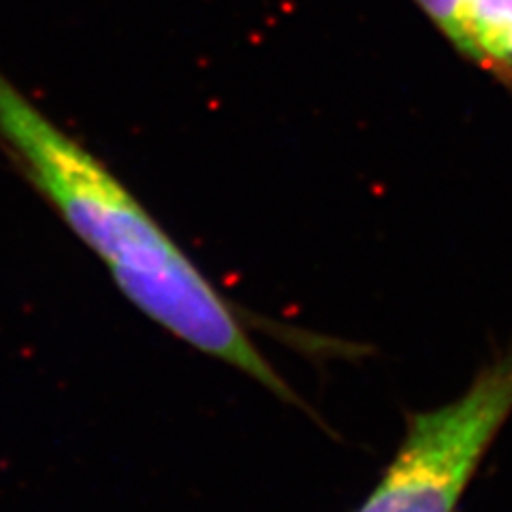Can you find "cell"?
<instances>
[{
  "label": "cell",
  "instance_id": "cell-1",
  "mask_svg": "<svg viewBox=\"0 0 512 512\" xmlns=\"http://www.w3.org/2000/svg\"><path fill=\"white\" fill-rule=\"evenodd\" d=\"M0 146L82 242L101 256L120 293L156 325L271 393L299 402L212 282L133 192L82 143L45 116L0 71Z\"/></svg>",
  "mask_w": 512,
  "mask_h": 512
},
{
  "label": "cell",
  "instance_id": "cell-2",
  "mask_svg": "<svg viewBox=\"0 0 512 512\" xmlns=\"http://www.w3.org/2000/svg\"><path fill=\"white\" fill-rule=\"evenodd\" d=\"M512 414V342L440 408L412 412L387 472L357 512H455Z\"/></svg>",
  "mask_w": 512,
  "mask_h": 512
},
{
  "label": "cell",
  "instance_id": "cell-3",
  "mask_svg": "<svg viewBox=\"0 0 512 512\" xmlns=\"http://www.w3.org/2000/svg\"><path fill=\"white\" fill-rule=\"evenodd\" d=\"M459 54L512 90V0H414Z\"/></svg>",
  "mask_w": 512,
  "mask_h": 512
}]
</instances>
